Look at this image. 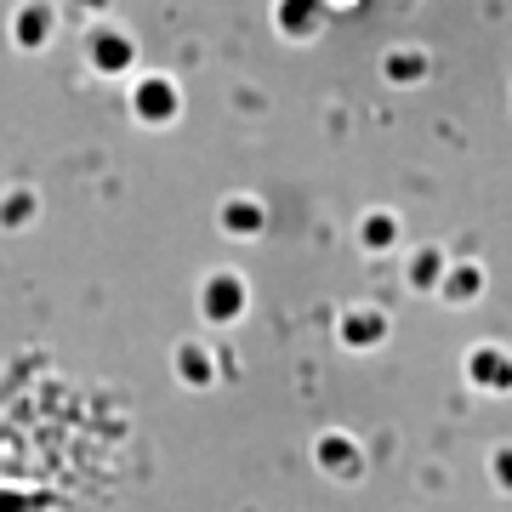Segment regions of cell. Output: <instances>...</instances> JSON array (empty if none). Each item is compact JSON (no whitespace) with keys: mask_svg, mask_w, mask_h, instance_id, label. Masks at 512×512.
<instances>
[{"mask_svg":"<svg viewBox=\"0 0 512 512\" xmlns=\"http://www.w3.org/2000/svg\"><path fill=\"white\" fill-rule=\"evenodd\" d=\"M245 296L251 291H245V279L239 274H211L200 285V313L211 319V325H234L239 313H245Z\"/></svg>","mask_w":512,"mask_h":512,"instance_id":"obj_3","label":"cell"},{"mask_svg":"<svg viewBox=\"0 0 512 512\" xmlns=\"http://www.w3.org/2000/svg\"><path fill=\"white\" fill-rule=\"evenodd\" d=\"M444 274H450V256H444L439 245H421V251L410 256V285H416V291H439Z\"/></svg>","mask_w":512,"mask_h":512,"instance_id":"obj_11","label":"cell"},{"mask_svg":"<svg viewBox=\"0 0 512 512\" xmlns=\"http://www.w3.org/2000/svg\"><path fill=\"white\" fill-rule=\"evenodd\" d=\"M57 35V12L46 0H23L18 12H12V40H18V52H40V46H52Z\"/></svg>","mask_w":512,"mask_h":512,"instance_id":"obj_4","label":"cell"},{"mask_svg":"<svg viewBox=\"0 0 512 512\" xmlns=\"http://www.w3.org/2000/svg\"><path fill=\"white\" fill-rule=\"evenodd\" d=\"M40 211V194L35 188H12L6 200H0V228H29Z\"/></svg>","mask_w":512,"mask_h":512,"instance_id":"obj_13","label":"cell"},{"mask_svg":"<svg viewBox=\"0 0 512 512\" xmlns=\"http://www.w3.org/2000/svg\"><path fill=\"white\" fill-rule=\"evenodd\" d=\"M490 473H495V484H501V490H512V450H495Z\"/></svg>","mask_w":512,"mask_h":512,"instance_id":"obj_15","label":"cell"},{"mask_svg":"<svg viewBox=\"0 0 512 512\" xmlns=\"http://www.w3.org/2000/svg\"><path fill=\"white\" fill-rule=\"evenodd\" d=\"M382 336H387V313L382 308H359V313L342 319V342H348V348H376Z\"/></svg>","mask_w":512,"mask_h":512,"instance_id":"obj_8","label":"cell"},{"mask_svg":"<svg viewBox=\"0 0 512 512\" xmlns=\"http://www.w3.org/2000/svg\"><path fill=\"white\" fill-rule=\"evenodd\" d=\"M478 291H484V268H478V262H456V268L444 274V285H439V296L450 302V308L478 302Z\"/></svg>","mask_w":512,"mask_h":512,"instance_id":"obj_7","label":"cell"},{"mask_svg":"<svg viewBox=\"0 0 512 512\" xmlns=\"http://www.w3.org/2000/svg\"><path fill=\"white\" fill-rule=\"evenodd\" d=\"M177 365H183V376H194V382H205V376H211V359H205L200 342H183V348H177Z\"/></svg>","mask_w":512,"mask_h":512,"instance_id":"obj_14","label":"cell"},{"mask_svg":"<svg viewBox=\"0 0 512 512\" xmlns=\"http://www.w3.org/2000/svg\"><path fill=\"white\" fill-rule=\"evenodd\" d=\"M359 245H365V251H393V245H399V217H393V211H365V217H359Z\"/></svg>","mask_w":512,"mask_h":512,"instance_id":"obj_10","label":"cell"},{"mask_svg":"<svg viewBox=\"0 0 512 512\" xmlns=\"http://www.w3.org/2000/svg\"><path fill=\"white\" fill-rule=\"evenodd\" d=\"M427 69H433V63H427V52H410V46L382 57V74L393 80V86H421V80H427Z\"/></svg>","mask_w":512,"mask_h":512,"instance_id":"obj_12","label":"cell"},{"mask_svg":"<svg viewBox=\"0 0 512 512\" xmlns=\"http://www.w3.org/2000/svg\"><path fill=\"white\" fill-rule=\"evenodd\" d=\"M274 18H279V35L285 40H313L319 23H325V0H279Z\"/></svg>","mask_w":512,"mask_h":512,"instance_id":"obj_6","label":"cell"},{"mask_svg":"<svg viewBox=\"0 0 512 512\" xmlns=\"http://www.w3.org/2000/svg\"><path fill=\"white\" fill-rule=\"evenodd\" d=\"M177 109H183V92H177L171 74H137V80H131V114H137L143 126H171Z\"/></svg>","mask_w":512,"mask_h":512,"instance_id":"obj_1","label":"cell"},{"mask_svg":"<svg viewBox=\"0 0 512 512\" xmlns=\"http://www.w3.org/2000/svg\"><path fill=\"white\" fill-rule=\"evenodd\" d=\"M74 6H92V12H103V6H109V0H74Z\"/></svg>","mask_w":512,"mask_h":512,"instance_id":"obj_16","label":"cell"},{"mask_svg":"<svg viewBox=\"0 0 512 512\" xmlns=\"http://www.w3.org/2000/svg\"><path fill=\"white\" fill-rule=\"evenodd\" d=\"M86 63H92L97 74H131L137 40H131L126 29H114V23H97V29H86Z\"/></svg>","mask_w":512,"mask_h":512,"instance_id":"obj_2","label":"cell"},{"mask_svg":"<svg viewBox=\"0 0 512 512\" xmlns=\"http://www.w3.org/2000/svg\"><path fill=\"white\" fill-rule=\"evenodd\" d=\"M467 382L484 387V393H507L512 387V353L495 348V342H478V348L467 353Z\"/></svg>","mask_w":512,"mask_h":512,"instance_id":"obj_5","label":"cell"},{"mask_svg":"<svg viewBox=\"0 0 512 512\" xmlns=\"http://www.w3.org/2000/svg\"><path fill=\"white\" fill-rule=\"evenodd\" d=\"M217 222H222V228H228V234L251 239V234H262V228H268V211H262V205H256V200H222Z\"/></svg>","mask_w":512,"mask_h":512,"instance_id":"obj_9","label":"cell"}]
</instances>
